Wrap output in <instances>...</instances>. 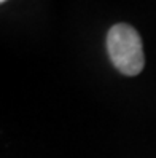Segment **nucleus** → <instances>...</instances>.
<instances>
[{"mask_svg": "<svg viewBox=\"0 0 156 158\" xmlns=\"http://www.w3.org/2000/svg\"><path fill=\"white\" fill-rule=\"evenodd\" d=\"M107 51L123 75L135 77L143 69L145 56L139 32L129 24H115L107 34Z\"/></svg>", "mask_w": 156, "mask_h": 158, "instance_id": "f257e3e1", "label": "nucleus"}, {"mask_svg": "<svg viewBox=\"0 0 156 158\" xmlns=\"http://www.w3.org/2000/svg\"><path fill=\"white\" fill-rule=\"evenodd\" d=\"M0 2H6V0H0Z\"/></svg>", "mask_w": 156, "mask_h": 158, "instance_id": "f03ea898", "label": "nucleus"}]
</instances>
